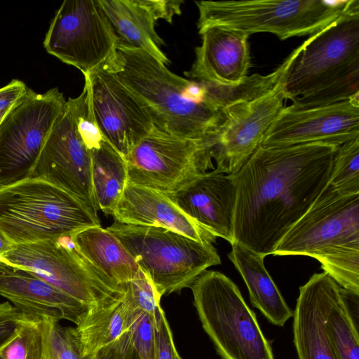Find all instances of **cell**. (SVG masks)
<instances>
[{
  "instance_id": "1",
  "label": "cell",
  "mask_w": 359,
  "mask_h": 359,
  "mask_svg": "<svg viewBox=\"0 0 359 359\" xmlns=\"http://www.w3.org/2000/svg\"><path fill=\"white\" fill-rule=\"evenodd\" d=\"M339 146L324 142L259 145L232 175L237 194L233 243L264 257L272 255L326 187Z\"/></svg>"
},
{
  "instance_id": "2",
  "label": "cell",
  "mask_w": 359,
  "mask_h": 359,
  "mask_svg": "<svg viewBox=\"0 0 359 359\" xmlns=\"http://www.w3.org/2000/svg\"><path fill=\"white\" fill-rule=\"evenodd\" d=\"M103 67L133 94L154 128L167 134L212 142L226 118V109L191 97V80L143 50L117 46Z\"/></svg>"
},
{
  "instance_id": "3",
  "label": "cell",
  "mask_w": 359,
  "mask_h": 359,
  "mask_svg": "<svg viewBox=\"0 0 359 359\" xmlns=\"http://www.w3.org/2000/svg\"><path fill=\"white\" fill-rule=\"evenodd\" d=\"M299 48L283 76L290 107H320L358 94L359 0Z\"/></svg>"
},
{
  "instance_id": "4",
  "label": "cell",
  "mask_w": 359,
  "mask_h": 359,
  "mask_svg": "<svg viewBox=\"0 0 359 359\" xmlns=\"http://www.w3.org/2000/svg\"><path fill=\"white\" fill-rule=\"evenodd\" d=\"M272 255L313 257L342 288L359 294V194H341L327 184Z\"/></svg>"
},
{
  "instance_id": "5",
  "label": "cell",
  "mask_w": 359,
  "mask_h": 359,
  "mask_svg": "<svg viewBox=\"0 0 359 359\" xmlns=\"http://www.w3.org/2000/svg\"><path fill=\"white\" fill-rule=\"evenodd\" d=\"M98 226L97 213L44 180L29 177L0 188V230L13 245L70 236Z\"/></svg>"
},
{
  "instance_id": "6",
  "label": "cell",
  "mask_w": 359,
  "mask_h": 359,
  "mask_svg": "<svg viewBox=\"0 0 359 359\" xmlns=\"http://www.w3.org/2000/svg\"><path fill=\"white\" fill-rule=\"evenodd\" d=\"M355 0L196 1L198 33L222 27L250 36L269 32L280 40L313 36L344 15Z\"/></svg>"
},
{
  "instance_id": "7",
  "label": "cell",
  "mask_w": 359,
  "mask_h": 359,
  "mask_svg": "<svg viewBox=\"0 0 359 359\" xmlns=\"http://www.w3.org/2000/svg\"><path fill=\"white\" fill-rule=\"evenodd\" d=\"M107 229L129 252L161 299L190 287L208 267L221 264L212 244L169 229L117 222Z\"/></svg>"
},
{
  "instance_id": "8",
  "label": "cell",
  "mask_w": 359,
  "mask_h": 359,
  "mask_svg": "<svg viewBox=\"0 0 359 359\" xmlns=\"http://www.w3.org/2000/svg\"><path fill=\"white\" fill-rule=\"evenodd\" d=\"M190 288L202 327L222 359H275L255 312L229 278L205 271Z\"/></svg>"
},
{
  "instance_id": "9",
  "label": "cell",
  "mask_w": 359,
  "mask_h": 359,
  "mask_svg": "<svg viewBox=\"0 0 359 359\" xmlns=\"http://www.w3.org/2000/svg\"><path fill=\"white\" fill-rule=\"evenodd\" d=\"M70 236L13 245L5 254V262L29 271L90 307L124 293V285L116 284L86 260Z\"/></svg>"
},
{
  "instance_id": "10",
  "label": "cell",
  "mask_w": 359,
  "mask_h": 359,
  "mask_svg": "<svg viewBox=\"0 0 359 359\" xmlns=\"http://www.w3.org/2000/svg\"><path fill=\"white\" fill-rule=\"evenodd\" d=\"M67 101L57 88L43 94L27 88L0 123V188L29 178Z\"/></svg>"
},
{
  "instance_id": "11",
  "label": "cell",
  "mask_w": 359,
  "mask_h": 359,
  "mask_svg": "<svg viewBox=\"0 0 359 359\" xmlns=\"http://www.w3.org/2000/svg\"><path fill=\"white\" fill-rule=\"evenodd\" d=\"M211 141L181 138L155 128L125 158L128 182L163 194L214 169Z\"/></svg>"
},
{
  "instance_id": "12",
  "label": "cell",
  "mask_w": 359,
  "mask_h": 359,
  "mask_svg": "<svg viewBox=\"0 0 359 359\" xmlns=\"http://www.w3.org/2000/svg\"><path fill=\"white\" fill-rule=\"evenodd\" d=\"M117 46L114 30L98 0H65L43 41L46 51L84 75L103 65Z\"/></svg>"
},
{
  "instance_id": "13",
  "label": "cell",
  "mask_w": 359,
  "mask_h": 359,
  "mask_svg": "<svg viewBox=\"0 0 359 359\" xmlns=\"http://www.w3.org/2000/svg\"><path fill=\"white\" fill-rule=\"evenodd\" d=\"M91 162V151L78 129L76 98H69L46 139L30 177L64 189L97 214Z\"/></svg>"
},
{
  "instance_id": "14",
  "label": "cell",
  "mask_w": 359,
  "mask_h": 359,
  "mask_svg": "<svg viewBox=\"0 0 359 359\" xmlns=\"http://www.w3.org/2000/svg\"><path fill=\"white\" fill-rule=\"evenodd\" d=\"M283 76L268 92L226 109V118L213 139L215 171L235 174L260 145L284 108Z\"/></svg>"
},
{
  "instance_id": "15",
  "label": "cell",
  "mask_w": 359,
  "mask_h": 359,
  "mask_svg": "<svg viewBox=\"0 0 359 359\" xmlns=\"http://www.w3.org/2000/svg\"><path fill=\"white\" fill-rule=\"evenodd\" d=\"M103 138L125 158L154 126L133 94L103 65L84 75Z\"/></svg>"
},
{
  "instance_id": "16",
  "label": "cell",
  "mask_w": 359,
  "mask_h": 359,
  "mask_svg": "<svg viewBox=\"0 0 359 359\" xmlns=\"http://www.w3.org/2000/svg\"><path fill=\"white\" fill-rule=\"evenodd\" d=\"M359 137V93L347 100L306 109L284 107L260 146L277 147L310 142L341 145Z\"/></svg>"
},
{
  "instance_id": "17",
  "label": "cell",
  "mask_w": 359,
  "mask_h": 359,
  "mask_svg": "<svg viewBox=\"0 0 359 359\" xmlns=\"http://www.w3.org/2000/svg\"><path fill=\"white\" fill-rule=\"evenodd\" d=\"M165 194L198 225L231 245L233 243L237 194L232 175L214 170Z\"/></svg>"
},
{
  "instance_id": "18",
  "label": "cell",
  "mask_w": 359,
  "mask_h": 359,
  "mask_svg": "<svg viewBox=\"0 0 359 359\" xmlns=\"http://www.w3.org/2000/svg\"><path fill=\"white\" fill-rule=\"evenodd\" d=\"M0 296L28 318L67 320L77 325L90 306L23 269L0 262Z\"/></svg>"
},
{
  "instance_id": "19",
  "label": "cell",
  "mask_w": 359,
  "mask_h": 359,
  "mask_svg": "<svg viewBox=\"0 0 359 359\" xmlns=\"http://www.w3.org/2000/svg\"><path fill=\"white\" fill-rule=\"evenodd\" d=\"M201 46L195 49L196 58L184 74L197 81L219 86L242 83L251 67L249 36L222 27H210L199 32Z\"/></svg>"
},
{
  "instance_id": "20",
  "label": "cell",
  "mask_w": 359,
  "mask_h": 359,
  "mask_svg": "<svg viewBox=\"0 0 359 359\" xmlns=\"http://www.w3.org/2000/svg\"><path fill=\"white\" fill-rule=\"evenodd\" d=\"M112 215L122 224L166 228L208 244L216 241L165 194L128 182Z\"/></svg>"
},
{
  "instance_id": "21",
  "label": "cell",
  "mask_w": 359,
  "mask_h": 359,
  "mask_svg": "<svg viewBox=\"0 0 359 359\" xmlns=\"http://www.w3.org/2000/svg\"><path fill=\"white\" fill-rule=\"evenodd\" d=\"M332 277L314 273L299 287L293 311V341L299 359H338L325 326L327 287Z\"/></svg>"
},
{
  "instance_id": "22",
  "label": "cell",
  "mask_w": 359,
  "mask_h": 359,
  "mask_svg": "<svg viewBox=\"0 0 359 359\" xmlns=\"http://www.w3.org/2000/svg\"><path fill=\"white\" fill-rule=\"evenodd\" d=\"M138 309L126 288L122 294L90 307L72 327L82 356L90 358L128 332Z\"/></svg>"
},
{
  "instance_id": "23",
  "label": "cell",
  "mask_w": 359,
  "mask_h": 359,
  "mask_svg": "<svg viewBox=\"0 0 359 359\" xmlns=\"http://www.w3.org/2000/svg\"><path fill=\"white\" fill-rule=\"evenodd\" d=\"M228 256L245 281L253 306L271 323L283 327L293 311L266 269L265 257L236 242Z\"/></svg>"
},
{
  "instance_id": "24",
  "label": "cell",
  "mask_w": 359,
  "mask_h": 359,
  "mask_svg": "<svg viewBox=\"0 0 359 359\" xmlns=\"http://www.w3.org/2000/svg\"><path fill=\"white\" fill-rule=\"evenodd\" d=\"M117 38V46L143 50L165 65L160 46L164 44L156 29V19L142 0H98Z\"/></svg>"
},
{
  "instance_id": "25",
  "label": "cell",
  "mask_w": 359,
  "mask_h": 359,
  "mask_svg": "<svg viewBox=\"0 0 359 359\" xmlns=\"http://www.w3.org/2000/svg\"><path fill=\"white\" fill-rule=\"evenodd\" d=\"M70 238L86 260L118 285L123 286L140 270L129 252L107 229L88 227Z\"/></svg>"
},
{
  "instance_id": "26",
  "label": "cell",
  "mask_w": 359,
  "mask_h": 359,
  "mask_svg": "<svg viewBox=\"0 0 359 359\" xmlns=\"http://www.w3.org/2000/svg\"><path fill=\"white\" fill-rule=\"evenodd\" d=\"M358 296L330 279L325 326L338 359H359Z\"/></svg>"
},
{
  "instance_id": "27",
  "label": "cell",
  "mask_w": 359,
  "mask_h": 359,
  "mask_svg": "<svg viewBox=\"0 0 359 359\" xmlns=\"http://www.w3.org/2000/svg\"><path fill=\"white\" fill-rule=\"evenodd\" d=\"M91 181L98 210L112 215L128 182L126 162L103 140L91 150Z\"/></svg>"
},
{
  "instance_id": "28",
  "label": "cell",
  "mask_w": 359,
  "mask_h": 359,
  "mask_svg": "<svg viewBox=\"0 0 359 359\" xmlns=\"http://www.w3.org/2000/svg\"><path fill=\"white\" fill-rule=\"evenodd\" d=\"M44 354L42 318L26 316L11 339L0 349L3 359H43Z\"/></svg>"
},
{
  "instance_id": "29",
  "label": "cell",
  "mask_w": 359,
  "mask_h": 359,
  "mask_svg": "<svg viewBox=\"0 0 359 359\" xmlns=\"http://www.w3.org/2000/svg\"><path fill=\"white\" fill-rule=\"evenodd\" d=\"M327 185L341 194H359V137L337 149Z\"/></svg>"
},
{
  "instance_id": "30",
  "label": "cell",
  "mask_w": 359,
  "mask_h": 359,
  "mask_svg": "<svg viewBox=\"0 0 359 359\" xmlns=\"http://www.w3.org/2000/svg\"><path fill=\"white\" fill-rule=\"evenodd\" d=\"M45 354L49 359H90L83 358L75 340L72 327L60 325L58 320L42 318Z\"/></svg>"
},
{
  "instance_id": "31",
  "label": "cell",
  "mask_w": 359,
  "mask_h": 359,
  "mask_svg": "<svg viewBox=\"0 0 359 359\" xmlns=\"http://www.w3.org/2000/svg\"><path fill=\"white\" fill-rule=\"evenodd\" d=\"M154 319L138 309L130 328L133 342L140 359H155Z\"/></svg>"
},
{
  "instance_id": "32",
  "label": "cell",
  "mask_w": 359,
  "mask_h": 359,
  "mask_svg": "<svg viewBox=\"0 0 359 359\" xmlns=\"http://www.w3.org/2000/svg\"><path fill=\"white\" fill-rule=\"evenodd\" d=\"M124 286L130 294L137 307L154 317L156 309L161 306V298L144 273L140 270L137 275L125 283Z\"/></svg>"
},
{
  "instance_id": "33",
  "label": "cell",
  "mask_w": 359,
  "mask_h": 359,
  "mask_svg": "<svg viewBox=\"0 0 359 359\" xmlns=\"http://www.w3.org/2000/svg\"><path fill=\"white\" fill-rule=\"evenodd\" d=\"M154 327L155 359H177L179 353L175 346L170 327L161 306L155 312Z\"/></svg>"
},
{
  "instance_id": "34",
  "label": "cell",
  "mask_w": 359,
  "mask_h": 359,
  "mask_svg": "<svg viewBox=\"0 0 359 359\" xmlns=\"http://www.w3.org/2000/svg\"><path fill=\"white\" fill-rule=\"evenodd\" d=\"M90 359H140L130 330L113 343L99 351Z\"/></svg>"
},
{
  "instance_id": "35",
  "label": "cell",
  "mask_w": 359,
  "mask_h": 359,
  "mask_svg": "<svg viewBox=\"0 0 359 359\" xmlns=\"http://www.w3.org/2000/svg\"><path fill=\"white\" fill-rule=\"evenodd\" d=\"M24 317L9 302L0 304V349L13 337Z\"/></svg>"
},
{
  "instance_id": "36",
  "label": "cell",
  "mask_w": 359,
  "mask_h": 359,
  "mask_svg": "<svg viewBox=\"0 0 359 359\" xmlns=\"http://www.w3.org/2000/svg\"><path fill=\"white\" fill-rule=\"evenodd\" d=\"M144 5L151 12L156 20L163 19L169 23L172 22L175 15L182 13V0H142Z\"/></svg>"
},
{
  "instance_id": "37",
  "label": "cell",
  "mask_w": 359,
  "mask_h": 359,
  "mask_svg": "<svg viewBox=\"0 0 359 359\" xmlns=\"http://www.w3.org/2000/svg\"><path fill=\"white\" fill-rule=\"evenodd\" d=\"M28 87L20 80L13 79L0 88V113H7L24 95Z\"/></svg>"
},
{
  "instance_id": "38",
  "label": "cell",
  "mask_w": 359,
  "mask_h": 359,
  "mask_svg": "<svg viewBox=\"0 0 359 359\" xmlns=\"http://www.w3.org/2000/svg\"><path fill=\"white\" fill-rule=\"evenodd\" d=\"M13 245V244L0 230V262H6L4 255L11 249Z\"/></svg>"
},
{
  "instance_id": "39",
  "label": "cell",
  "mask_w": 359,
  "mask_h": 359,
  "mask_svg": "<svg viewBox=\"0 0 359 359\" xmlns=\"http://www.w3.org/2000/svg\"><path fill=\"white\" fill-rule=\"evenodd\" d=\"M6 113H0V123L1 122V121L3 120L4 116L6 115Z\"/></svg>"
},
{
  "instance_id": "40",
  "label": "cell",
  "mask_w": 359,
  "mask_h": 359,
  "mask_svg": "<svg viewBox=\"0 0 359 359\" xmlns=\"http://www.w3.org/2000/svg\"><path fill=\"white\" fill-rule=\"evenodd\" d=\"M177 359H182V358L180 356V355L178 354L177 356Z\"/></svg>"
},
{
  "instance_id": "41",
  "label": "cell",
  "mask_w": 359,
  "mask_h": 359,
  "mask_svg": "<svg viewBox=\"0 0 359 359\" xmlns=\"http://www.w3.org/2000/svg\"><path fill=\"white\" fill-rule=\"evenodd\" d=\"M43 359H49V358L44 355Z\"/></svg>"
},
{
  "instance_id": "42",
  "label": "cell",
  "mask_w": 359,
  "mask_h": 359,
  "mask_svg": "<svg viewBox=\"0 0 359 359\" xmlns=\"http://www.w3.org/2000/svg\"><path fill=\"white\" fill-rule=\"evenodd\" d=\"M0 359H3V358L1 357V355H0Z\"/></svg>"
}]
</instances>
